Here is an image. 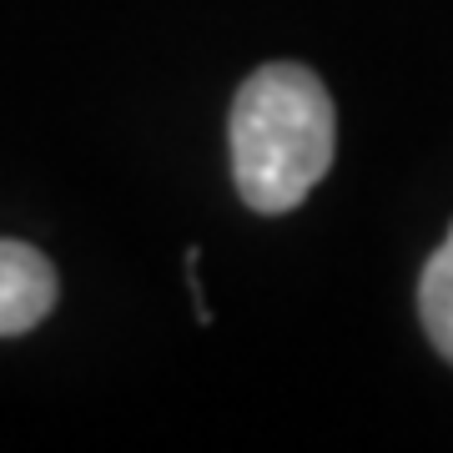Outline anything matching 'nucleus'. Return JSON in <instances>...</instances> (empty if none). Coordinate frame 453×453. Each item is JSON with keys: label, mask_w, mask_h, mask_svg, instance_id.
I'll list each match as a JSON object with an SVG mask.
<instances>
[{"label": "nucleus", "mask_w": 453, "mask_h": 453, "mask_svg": "<svg viewBox=\"0 0 453 453\" xmlns=\"http://www.w3.org/2000/svg\"><path fill=\"white\" fill-rule=\"evenodd\" d=\"M232 181L252 211L277 217L308 202L333 166L338 111L318 71L297 61L257 65L226 111Z\"/></svg>", "instance_id": "f257e3e1"}, {"label": "nucleus", "mask_w": 453, "mask_h": 453, "mask_svg": "<svg viewBox=\"0 0 453 453\" xmlns=\"http://www.w3.org/2000/svg\"><path fill=\"white\" fill-rule=\"evenodd\" d=\"M56 292L61 282L46 252L16 237H0V338H20L41 327L56 308Z\"/></svg>", "instance_id": "f03ea898"}, {"label": "nucleus", "mask_w": 453, "mask_h": 453, "mask_svg": "<svg viewBox=\"0 0 453 453\" xmlns=\"http://www.w3.org/2000/svg\"><path fill=\"white\" fill-rule=\"evenodd\" d=\"M418 318L428 342L453 363V226L418 277Z\"/></svg>", "instance_id": "7ed1b4c3"}]
</instances>
